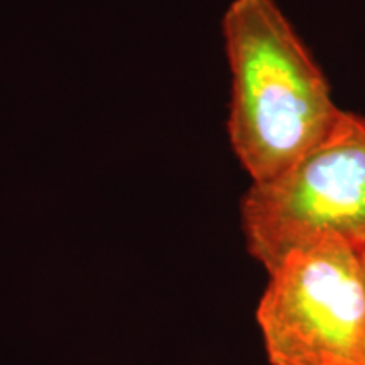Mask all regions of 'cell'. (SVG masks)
Here are the masks:
<instances>
[{
	"label": "cell",
	"mask_w": 365,
	"mask_h": 365,
	"mask_svg": "<svg viewBox=\"0 0 365 365\" xmlns=\"http://www.w3.org/2000/svg\"><path fill=\"white\" fill-rule=\"evenodd\" d=\"M357 245L359 249V255H360V262H362V269H364V279H365V240L359 242ZM364 365H365V345H364Z\"/></svg>",
	"instance_id": "cell-4"
},
{
	"label": "cell",
	"mask_w": 365,
	"mask_h": 365,
	"mask_svg": "<svg viewBox=\"0 0 365 365\" xmlns=\"http://www.w3.org/2000/svg\"><path fill=\"white\" fill-rule=\"evenodd\" d=\"M222 27L232 73L230 145L252 182L269 181L312 150L341 108L276 0H234Z\"/></svg>",
	"instance_id": "cell-1"
},
{
	"label": "cell",
	"mask_w": 365,
	"mask_h": 365,
	"mask_svg": "<svg viewBox=\"0 0 365 365\" xmlns=\"http://www.w3.org/2000/svg\"><path fill=\"white\" fill-rule=\"evenodd\" d=\"M249 254L271 272L291 250L325 235L365 240V115L336 124L281 175L252 182L240 203Z\"/></svg>",
	"instance_id": "cell-3"
},
{
	"label": "cell",
	"mask_w": 365,
	"mask_h": 365,
	"mask_svg": "<svg viewBox=\"0 0 365 365\" xmlns=\"http://www.w3.org/2000/svg\"><path fill=\"white\" fill-rule=\"evenodd\" d=\"M269 274L255 322L271 365H364L365 279L340 235L291 250Z\"/></svg>",
	"instance_id": "cell-2"
}]
</instances>
